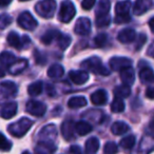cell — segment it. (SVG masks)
I'll list each match as a JSON object with an SVG mask.
<instances>
[{
  "label": "cell",
  "instance_id": "cell-1",
  "mask_svg": "<svg viewBox=\"0 0 154 154\" xmlns=\"http://www.w3.org/2000/svg\"><path fill=\"white\" fill-rule=\"evenodd\" d=\"M82 68L86 71H90L94 74L101 75V76H108L111 73V71L108 70L103 64L100 58L96 57V56H93V57L84 60L82 62Z\"/></svg>",
  "mask_w": 154,
  "mask_h": 154
},
{
  "label": "cell",
  "instance_id": "cell-2",
  "mask_svg": "<svg viewBox=\"0 0 154 154\" xmlns=\"http://www.w3.org/2000/svg\"><path fill=\"white\" fill-rule=\"evenodd\" d=\"M33 124H34V122L32 119H30L28 117H22L18 122L10 125L8 127V131L14 137H18L19 138V137L24 136L29 132V130L32 128Z\"/></svg>",
  "mask_w": 154,
  "mask_h": 154
},
{
  "label": "cell",
  "instance_id": "cell-3",
  "mask_svg": "<svg viewBox=\"0 0 154 154\" xmlns=\"http://www.w3.org/2000/svg\"><path fill=\"white\" fill-rule=\"evenodd\" d=\"M76 15V9L74 3L71 0H63L60 5L59 13H58V19L63 23L70 22Z\"/></svg>",
  "mask_w": 154,
  "mask_h": 154
},
{
  "label": "cell",
  "instance_id": "cell-4",
  "mask_svg": "<svg viewBox=\"0 0 154 154\" xmlns=\"http://www.w3.org/2000/svg\"><path fill=\"white\" fill-rule=\"evenodd\" d=\"M56 1L55 0H41L35 5V11L40 17L52 18L55 13Z\"/></svg>",
  "mask_w": 154,
  "mask_h": 154
},
{
  "label": "cell",
  "instance_id": "cell-5",
  "mask_svg": "<svg viewBox=\"0 0 154 154\" xmlns=\"http://www.w3.org/2000/svg\"><path fill=\"white\" fill-rule=\"evenodd\" d=\"M8 43L10 45H12L13 48L18 50H23L26 49L29 47V45L31 43V39L29 38L26 35H23V36L20 37L19 35L16 32H10L9 35H8Z\"/></svg>",
  "mask_w": 154,
  "mask_h": 154
},
{
  "label": "cell",
  "instance_id": "cell-6",
  "mask_svg": "<svg viewBox=\"0 0 154 154\" xmlns=\"http://www.w3.org/2000/svg\"><path fill=\"white\" fill-rule=\"evenodd\" d=\"M18 89L13 82H3L0 84V103L7 99L15 97L17 95Z\"/></svg>",
  "mask_w": 154,
  "mask_h": 154
},
{
  "label": "cell",
  "instance_id": "cell-7",
  "mask_svg": "<svg viewBox=\"0 0 154 154\" xmlns=\"http://www.w3.org/2000/svg\"><path fill=\"white\" fill-rule=\"evenodd\" d=\"M17 22L23 30H28V31L35 30L36 26H38L37 20L33 17V15L30 12H22L19 15V17H18Z\"/></svg>",
  "mask_w": 154,
  "mask_h": 154
},
{
  "label": "cell",
  "instance_id": "cell-8",
  "mask_svg": "<svg viewBox=\"0 0 154 154\" xmlns=\"http://www.w3.org/2000/svg\"><path fill=\"white\" fill-rule=\"evenodd\" d=\"M26 110L32 115L41 117L47 112V106L38 100H29L26 105Z\"/></svg>",
  "mask_w": 154,
  "mask_h": 154
},
{
  "label": "cell",
  "instance_id": "cell-9",
  "mask_svg": "<svg viewBox=\"0 0 154 154\" xmlns=\"http://www.w3.org/2000/svg\"><path fill=\"white\" fill-rule=\"evenodd\" d=\"M38 138L39 140L51 141V143H53V140H56V138H57V129H56L55 125L50 124L43 127L39 131Z\"/></svg>",
  "mask_w": 154,
  "mask_h": 154
},
{
  "label": "cell",
  "instance_id": "cell-10",
  "mask_svg": "<svg viewBox=\"0 0 154 154\" xmlns=\"http://www.w3.org/2000/svg\"><path fill=\"white\" fill-rule=\"evenodd\" d=\"M74 31L76 34L80 35V36H86V35L90 34V32H91L90 19L86 17H80L79 19L76 21Z\"/></svg>",
  "mask_w": 154,
  "mask_h": 154
},
{
  "label": "cell",
  "instance_id": "cell-11",
  "mask_svg": "<svg viewBox=\"0 0 154 154\" xmlns=\"http://www.w3.org/2000/svg\"><path fill=\"white\" fill-rule=\"evenodd\" d=\"M17 109L18 106L15 101H10V103H5L0 108V117L5 118V119H10L17 114Z\"/></svg>",
  "mask_w": 154,
  "mask_h": 154
},
{
  "label": "cell",
  "instance_id": "cell-12",
  "mask_svg": "<svg viewBox=\"0 0 154 154\" xmlns=\"http://www.w3.org/2000/svg\"><path fill=\"white\" fill-rule=\"evenodd\" d=\"M109 63L113 71H120L124 68L132 66V60L127 57H112Z\"/></svg>",
  "mask_w": 154,
  "mask_h": 154
},
{
  "label": "cell",
  "instance_id": "cell-13",
  "mask_svg": "<svg viewBox=\"0 0 154 154\" xmlns=\"http://www.w3.org/2000/svg\"><path fill=\"white\" fill-rule=\"evenodd\" d=\"M153 7V0H136L134 7H133V12L135 15L140 16L147 13L150 9Z\"/></svg>",
  "mask_w": 154,
  "mask_h": 154
},
{
  "label": "cell",
  "instance_id": "cell-14",
  "mask_svg": "<svg viewBox=\"0 0 154 154\" xmlns=\"http://www.w3.org/2000/svg\"><path fill=\"white\" fill-rule=\"evenodd\" d=\"M61 134L66 140H72L75 135V122L71 119H66L61 125Z\"/></svg>",
  "mask_w": 154,
  "mask_h": 154
},
{
  "label": "cell",
  "instance_id": "cell-15",
  "mask_svg": "<svg viewBox=\"0 0 154 154\" xmlns=\"http://www.w3.org/2000/svg\"><path fill=\"white\" fill-rule=\"evenodd\" d=\"M70 79L74 82L75 85H84L89 80V74L86 70H79V71H71L69 73Z\"/></svg>",
  "mask_w": 154,
  "mask_h": 154
},
{
  "label": "cell",
  "instance_id": "cell-16",
  "mask_svg": "<svg viewBox=\"0 0 154 154\" xmlns=\"http://www.w3.org/2000/svg\"><path fill=\"white\" fill-rule=\"evenodd\" d=\"M135 38H136V32L130 28L124 29L117 35V40L122 43H130Z\"/></svg>",
  "mask_w": 154,
  "mask_h": 154
},
{
  "label": "cell",
  "instance_id": "cell-17",
  "mask_svg": "<svg viewBox=\"0 0 154 154\" xmlns=\"http://www.w3.org/2000/svg\"><path fill=\"white\" fill-rule=\"evenodd\" d=\"M56 146L54 145L51 141H43V140H39V143L36 145L35 148V152L40 154H50L53 153L56 151Z\"/></svg>",
  "mask_w": 154,
  "mask_h": 154
},
{
  "label": "cell",
  "instance_id": "cell-18",
  "mask_svg": "<svg viewBox=\"0 0 154 154\" xmlns=\"http://www.w3.org/2000/svg\"><path fill=\"white\" fill-rule=\"evenodd\" d=\"M120 78L122 82L128 86H132L135 82V73L131 66H127L120 70Z\"/></svg>",
  "mask_w": 154,
  "mask_h": 154
},
{
  "label": "cell",
  "instance_id": "cell-19",
  "mask_svg": "<svg viewBox=\"0 0 154 154\" xmlns=\"http://www.w3.org/2000/svg\"><path fill=\"white\" fill-rule=\"evenodd\" d=\"M108 100V93L106 90H97L91 95V101L95 106H103Z\"/></svg>",
  "mask_w": 154,
  "mask_h": 154
},
{
  "label": "cell",
  "instance_id": "cell-20",
  "mask_svg": "<svg viewBox=\"0 0 154 154\" xmlns=\"http://www.w3.org/2000/svg\"><path fill=\"white\" fill-rule=\"evenodd\" d=\"M28 66H29L28 59H26V58H20V59H16V61L9 66V71L11 74L17 75V74H19V73H21L23 70H26Z\"/></svg>",
  "mask_w": 154,
  "mask_h": 154
},
{
  "label": "cell",
  "instance_id": "cell-21",
  "mask_svg": "<svg viewBox=\"0 0 154 154\" xmlns=\"http://www.w3.org/2000/svg\"><path fill=\"white\" fill-rule=\"evenodd\" d=\"M60 33L61 32H59L58 30H55V29L47 31V32L41 36V39H40L41 42L45 43V45H51L54 40H57V38L60 35Z\"/></svg>",
  "mask_w": 154,
  "mask_h": 154
},
{
  "label": "cell",
  "instance_id": "cell-22",
  "mask_svg": "<svg viewBox=\"0 0 154 154\" xmlns=\"http://www.w3.org/2000/svg\"><path fill=\"white\" fill-rule=\"evenodd\" d=\"M92 130H93L92 126H91L88 122L82 120V122H76V124H75V132H76L78 135H80V136L87 135L88 133H90Z\"/></svg>",
  "mask_w": 154,
  "mask_h": 154
},
{
  "label": "cell",
  "instance_id": "cell-23",
  "mask_svg": "<svg viewBox=\"0 0 154 154\" xmlns=\"http://www.w3.org/2000/svg\"><path fill=\"white\" fill-rule=\"evenodd\" d=\"M131 1L130 0H122L116 3L115 5V13L116 15H128L130 12Z\"/></svg>",
  "mask_w": 154,
  "mask_h": 154
},
{
  "label": "cell",
  "instance_id": "cell-24",
  "mask_svg": "<svg viewBox=\"0 0 154 154\" xmlns=\"http://www.w3.org/2000/svg\"><path fill=\"white\" fill-rule=\"evenodd\" d=\"M139 78L143 84H151L153 82V71L150 66L143 68L139 72Z\"/></svg>",
  "mask_w": 154,
  "mask_h": 154
},
{
  "label": "cell",
  "instance_id": "cell-25",
  "mask_svg": "<svg viewBox=\"0 0 154 154\" xmlns=\"http://www.w3.org/2000/svg\"><path fill=\"white\" fill-rule=\"evenodd\" d=\"M68 106L71 109H78L87 106V98L84 96H75L69 99Z\"/></svg>",
  "mask_w": 154,
  "mask_h": 154
},
{
  "label": "cell",
  "instance_id": "cell-26",
  "mask_svg": "<svg viewBox=\"0 0 154 154\" xmlns=\"http://www.w3.org/2000/svg\"><path fill=\"white\" fill-rule=\"evenodd\" d=\"M99 140L97 137H90L88 140L86 141V152L89 154L96 153L99 149Z\"/></svg>",
  "mask_w": 154,
  "mask_h": 154
},
{
  "label": "cell",
  "instance_id": "cell-27",
  "mask_svg": "<svg viewBox=\"0 0 154 154\" xmlns=\"http://www.w3.org/2000/svg\"><path fill=\"white\" fill-rule=\"evenodd\" d=\"M16 59H17V57L11 52L5 51L2 53H0V64H2V66H10L16 61Z\"/></svg>",
  "mask_w": 154,
  "mask_h": 154
},
{
  "label": "cell",
  "instance_id": "cell-28",
  "mask_svg": "<svg viewBox=\"0 0 154 154\" xmlns=\"http://www.w3.org/2000/svg\"><path fill=\"white\" fill-rule=\"evenodd\" d=\"M110 8H111V2H110V0H100L98 5H97L96 12H95L96 17L109 14Z\"/></svg>",
  "mask_w": 154,
  "mask_h": 154
},
{
  "label": "cell",
  "instance_id": "cell-29",
  "mask_svg": "<svg viewBox=\"0 0 154 154\" xmlns=\"http://www.w3.org/2000/svg\"><path fill=\"white\" fill-rule=\"evenodd\" d=\"M129 126L124 122H116L112 125L111 127V131L113 134L115 135H122V134H125L126 132L129 131Z\"/></svg>",
  "mask_w": 154,
  "mask_h": 154
},
{
  "label": "cell",
  "instance_id": "cell-30",
  "mask_svg": "<svg viewBox=\"0 0 154 154\" xmlns=\"http://www.w3.org/2000/svg\"><path fill=\"white\" fill-rule=\"evenodd\" d=\"M131 94V88L128 85H122V86H118L114 89V95L115 97L118 98H127Z\"/></svg>",
  "mask_w": 154,
  "mask_h": 154
},
{
  "label": "cell",
  "instance_id": "cell-31",
  "mask_svg": "<svg viewBox=\"0 0 154 154\" xmlns=\"http://www.w3.org/2000/svg\"><path fill=\"white\" fill-rule=\"evenodd\" d=\"M64 69L62 66L58 63H55L53 66H51L48 70V76L51 77V78H59L63 75Z\"/></svg>",
  "mask_w": 154,
  "mask_h": 154
},
{
  "label": "cell",
  "instance_id": "cell-32",
  "mask_svg": "<svg viewBox=\"0 0 154 154\" xmlns=\"http://www.w3.org/2000/svg\"><path fill=\"white\" fill-rule=\"evenodd\" d=\"M42 89H43L42 82H35L29 86L28 92L31 96H37V95H39L42 92Z\"/></svg>",
  "mask_w": 154,
  "mask_h": 154
},
{
  "label": "cell",
  "instance_id": "cell-33",
  "mask_svg": "<svg viewBox=\"0 0 154 154\" xmlns=\"http://www.w3.org/2000/svg\"><path fill=\"white\" fill-rule=\"evenodd\" d=\"M71 42H72V38H71L69 35L60 33V35L57 38V43H58V47H59L60 50H62V51L66 50V48L70 45Z\"/></svg>",
  "mask_w": 154,
  "mask_h": 154
},
{
  "label": "cell",
  "instance_id": "cell-34",
  "mask_svg": "<svg viewBox=\"0 0 154 154\" xmlns=\"http://www.w3.org/2000/svg\"><path fill=\"white\" fill-rule=\"evenodd\" d=\"M135 136L134 135H128V136L124 137V138L120 140L119 145L122 148H124V149H132L133 147H134L135 145Z\"/></svg>",
  "mask_w": 154,
  "mask_h": 154
},
{
  "label": "cell",
  "instance_id": "cell-35",
  "mask_svg": "<svg viewBox=\"0 0 154 154\" xmlns=\"http://www.w3.org/2000/svg\"><path fill=\"white\" fill-rule=\"evenodd\" d=\"M124 110L125 103L122 101V98L115 97V99L111 103V111L114 112V113H120V112H124Z\"/></svg>",
  "mask_w": 154,
  "mask_h": 154
},
{
  "label": "cell",
  "instance_id": "cell-36",
  "mask_svg": "<svg viewBox=\"0 0 154 154\" xmlns=\"http://www.w3.org/2000/svg\"><path fill=\"white\" fill-rule=\"evenodd\" d=\"M96 24L98 28H106L108 26L110 23H111V17H110L109 14L103 16H99V17H96Z\"/></svg>",
  "mask_w": 154,
  "mask_h": 154
},
{
  "label": "cell",
  "instance_id": "cell-37",
  "mask_svg": "<svg viewBox=\"0 0 154 154\" xmlns=\"http://www.w3.org/2000/svg\"><path fill=\"white\" fill-rule=\"evenodd\" d=\"M11 149H12V143L2 133H0V150L1 151H10Z\"/></svg>",
  "mask_w": 154,
  "mask_h": 154
},
{
  "label": "cell",
  "instance_id": "cell-38",
  "mask_svg": "<svg viewBox=\"0 0 154 154\" xmlns=\"http://www.w3.org/2000/svg\"><path fill=\"white\" fill-rule=\"evenodd\" d=\"M108 41V35L107 34H98L96 37L94 38V45L96 48H103L106 45Z\"/></svg>",
  "mask_w": 154,
  "mask_h": 154
},
{
  "label": "cell",
  "instance_id": "cell-39",
  "mask_svg": "<svg viewBox=\"0 0 154 154\" xmlns=\"http://www.w3.org/2000/svg\"><path fill=\"white\" fill-rule=\"evenodd\" d=\"M34 57H35V62L39 66H43L47 63V56L45 55V53L40 52L39 50H35L34 51Z\"/></svg>",
  "mask_w": 154,
  "mask_h": 154
},
{
  "label": "cell",
  "instance_id": "cell-40",
  "mask_svg": "<svg viewBox=\"0 0 154 154\" xmlns=\"http://www.w3.org/2000/svg\"><path fill=\"white\" fill-rule=\"evenodd\" d=\"M12 23V17L9 14H0V29H5Z\"/></svg>",
  "mask_w": 154,
  "mask_h": 154
},
{
  "label": "cell",
  "instance_id": "cell-41",
  "mask_svg": "<svg viewBox=\"0 0 154 154\" xmlns=\"http://www.w3.org/2000/svg\"><path fill=\"white\" fill-rule=\"evenodd\" d=\"M117 151H118L117 145L114 141H108L105 145V148H103V152L106 154H113L116 153Z\"/></svg>",
  "mask_w": 154,
  "mask_h": 154
},
{
  "label": "cell",
  "instance_id": "cell-42",
  "mask_svg": "<svg viewBox=\"0 0 154 154\" xmlns=\"http://www.w3.org/2000/svg\"><path fill=\"white\" fill-rule=\"evenodd\" d=\"M131 21V16L130 14L128 15H116L114 18V22L117 24H122V23H128Z\"/></svg>",
  "mask_w": 154,
  "mask_h": 154
},
{
  "label": "cell",
  "instance_id": "cell-43",
  "mask_svg": "<svg viewBox=\"0 0 154 154\" xmlns=\"http://www.w3.org/2000/svg\"><path fill=\"white\" fill-rule=\"evenodd\" d=\"M147 41V36H146L143 33H140L139 36L137 37V42H136V47H135V50H140L143 48V45L146 43Z\"/></svg>",
  "mask_w": 154,
  "mask_h": 154
},
{
  "label": "cell",
  "instance_id": "cell-44",
  "mask_svg": "<svg viewBox=\"0 0 154 154\" xmlns=\"http://www.w3.org/2000/svg\"><path fill=\"white\" fill-rule=\"evenodd\" d=\"M95 2H96V0H82V8L84 10H86V11H89V10H91L94 7Z\"/></svg>",
  "mask_w": 154,
  "mask_h": 154
},
{
  "label": "cell",
  "instance_id": "cell-45",
  "mask_svg": "<svg viewBox=\"0 0 154 154\" xmlns=\"http://www.w3.org/2000/svg\"><path fill=\"white\" fill-rule=\"evenodd\" d=\"M69 151H70L71 153H80V152H82V149H80V147H78L77 145H73L72 147L70 148Z\"/></svg>",
  "mask_w": 154,
  "mask_h": 154
},
{
  "label": "cell",
  "instance_id": "cell-46",
  "mask_svg": "<svg viewBox=\"0 0 154 154\" xmlns=\"http://www.w3.org/2000/svg\"><path fill=\"white\" fill-rule=\"evenodd\" d=\"M146 95H147V97L149 99H153V95H154V93H153V87H149L148 88V90H147V92H146Z\"/></svg>",
  "mask_w": 154,
  "mask_h": 154
},
{
  "label": "cell",
  "instance_id": "cell-47",
  "mask_svg": "<svg viewBox=\"0 0 154 154\" xmlns=\"http://www.w3.org/2000/svg\"><path fill=\"white\" fill-rule=\"evenodd\" d=\"M48 94H49L50 96H54V95H55V90H54V88L51 85H48Z\"/></svg>",
  "mask_w": 154,
  "mask_h": 154
},
{
  "label": "cell",
  "instance_id": "cell-48",
  "mask_svg": "<svg viewBox=\"0 0 154 154\" xmlns=\"http://www.w3.org/2000/svg\"><path fill=\"white\" fill-rule=\"evenodd\" d=\"M12 0H0V8H3V7H7L11 3Z\"/></svg>",
  "mask_w": 154,
  "mask_h": 154
},
{
  "label": "cell",
  "instance_id": "cell-49",
  "mask_svg": "<svg viewBox=\"0 0 154 154\" xmlns=\"http://www.w3.org/2000/svg\"><path fill=\"white\" fill-rule=\"evenodd\" d=\"M153 45H150L149 47V51H148V55L150 56V57H153Z\"/></svg>",
  "mask_w": 154,
  "mask_h": 154
},
{
  "label": "cell",
  "instance_id": "cell-50",
  "mask_svg": "<svg viewBox=\"0 0 154 154\" xmlns=\"http://www.w3.org/2000/svg\"><path fill=\"white\" fill-rule=\"evenodd\" d=\"M5 68L0 64V78H1V77H5Z\"/></svg>",
  "mask_w": 154,
  "mask_h": 154
},
{
  "label": "cell",
  "instance_id": "cell-51",
  "mask_svg": "<svg viewBox=\"0 0 154 154\" xmlns=\"http://www.w3.org/2000/svg\"><path fill=\"white\" fill-rule=\"evenodd\" d=\"M153 21H154V18L153 17H151L150 18V20H149V26H150V30H151V32H153Z\"/></svg>",
  "mask_w": 154,
  "mask_h": 154
},
{
  "label": "cell",
  "instance_id": "cell-52",
  "mask_svg": "<svg viewBox=\"0 0 154 154\" xmlns=\"http://www.w3.org/2000/svg\"><path fill=\"white\" fill-rule=\"evenodd\" d=\"M20 1H26V0H20Z\"/></svg>",
  "mask_w": 154,
  "mask_h": 154
}]
</instances>
